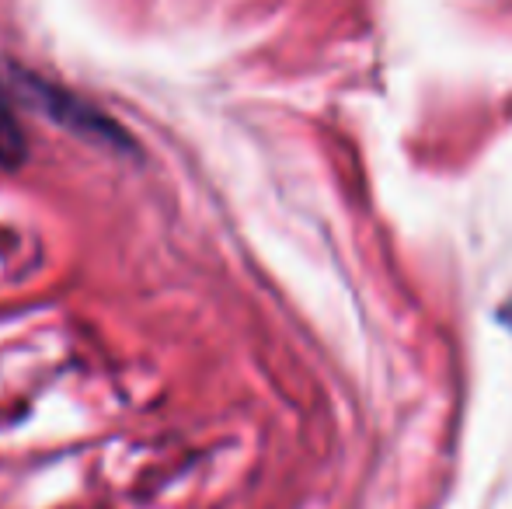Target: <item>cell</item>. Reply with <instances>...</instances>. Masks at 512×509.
Here are the masks:
<instances>
[{
  "label": "cell",
  "mask_w": 512,
  "mask_h": 509,
  "mask_svg": "<svg viewBox=\"0 0 512 509\" xmlns=\"http://www.w3.org/2000/svg\"><path fill=\"white\" fill-rule=\"evenodd\" d=\"M28 161V136L14 116L11 102L0 95V168L14 171Z\"/></svg>",
  "instance_id": "cell-2"
},
{
  "label": "cell",
  "mask_w": 512,
  "mask_h": 509,
  "mask_svg": "<svg viewBox=\"0 0 512 509\" xmlns=\"http://www.w3.org/2000/svg\"><path fill=\"white\" fill-rule=\"evenodd\" d=\"M18 84H25L28 98H32L46 116H53L63 129H74L84 140H98V143H108V147H126V150L133 147L126 129L115 123V119H108L102 109H95L91 102L77 98L74 91L56 88V84L42 81V77H32V74H18Z\"/></svg>",
  "instance_id": "cell-1"
}]
</instances>
